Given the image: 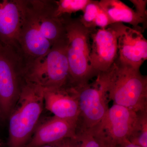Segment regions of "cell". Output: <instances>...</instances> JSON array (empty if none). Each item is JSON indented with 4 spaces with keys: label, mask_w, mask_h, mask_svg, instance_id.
<instances>
[{
    "label": "cell",
    "mask_w": 147,
    "mask_h": 147,
    "mask_svg": "<svg viewBox=\"0 0 147 147\" xmlns=\"http://www.w3.org/2000/svg\"><path fill=\"white\" fill-rule=\"evenodd\" d=\"M44 89L26 83L9 117L8 147H26L44 107Z\"/></svg>",
    "instance_id": "cell-1"
},
{
    "label": "cell",
    "mask_w": 147,
    "mask_h": 147,
    "mask_svg": "<svg viewBox=\"0 0 147 147\" xmlns=\"http://www.w3.org/2000/svg\"><path fill=\"white\" fill-rule=\"evenodd\" d=\"M108 94L113 104L139 113L147 111V77L140 69L132 68L117 60L108 70Z\"/></svg>",
    "instance_id": "cell-2"
},
{
    "label": "cell",
    "mask_w": 147,
    "mask_h": 147,
    "mask_svg": "<svg viewBox=\"0 0 147 147\" xmlns=\"http://www.w3.org/2000/svg\"><path fill=\"white\" fill-rule=\"evenodd\" d=\"M67 42L53 45L47 54L40 57L26 59L24 71L26 82L44 89L71 85L67 56Z\"/></svg>",
    "instance_id": "cell-3"
},
{
    "label": "cell",
    "mask_w": 147,
    "mask_h": 147,
    "mask_svg": "<svg viewBox=\"0 0 147 147\" xmlns=\"http://www.w3.org/2000/svg\"><path fill=\"white\" fill-rule=\"evenodd\" d=\"M63 16L67 38V56L71 84L76 86L85 84L98 74L92 67L90 59V35L94 28L84 26L79 18H72L67 14Z\"/></svg>",
    "instance_id": "cell-4"
},
{
    "label": "cell",
    "mask_w": 147,
    "mask_h": 147,
    "mask_svg": "<svg viewBox=\"0 0 147 147\" xmlns=\"http://www.w3.org/2000/svg\"><path fill=\"white\" fill-rule=\"evenodd\" d=\"M93 83L72 86L79 102V115L76 134L91 131L98 124L109 109L108 71L99 72Z\"/></svg>",
    "instance_id": "cell-5"
},
{
    "label": "cell",
    "mask_w": 147,
    "mask_h": 147,
    "mask_svg": "<svg viewBox=\"0 0 147 147\" xmlns=\"http://www.w3.org/2000/svg\"><path fill=\"white\" fill-rule=\"evenodd\" d=\"M26 63L19 48L0 43V110L5 120L26 83L24 77Z\"/></svg>",
    "instance_id": "cell-6"
},
{
    "label": "cell",
    "mask_w": 147,
    "mask_h": 147,
    "mask_svg": "<svg viewBox=\"0 0 147 147\" xmlns=\"http://www.w3.org/2000/svg\"><path fill=\"white\" fill-rule=\"evenodd\" d=\"M139 113L113 104L91 131L103 142L105 147L118 146L128 141L137 126Z\"/></svg>",
    "instance_id": "cell-7"
},
{
    "label": "cell",
    "mask_w": 147,
    "mask_h": 147,
    "mask_svg": "<svg viewBox=\"0 0 147 147\" xmlns=\"http://www.w3.org/2000/svg\"><path fill=\"white\" fill-rule=\"evenodd\" d=\"M21 13V26L18 45L27 60L44 56L52 45L40 32L28 0H18Z\"/></svg>",
    "instance_id": "cell-8"
},
{
    "label": "cell",
    "mask_w": 147,
    "mask_h": 147,
    "mask_svg": "<svg viewBox=\"0 0 147 147\" xmlns=\"http://www.w3.org/2000/svg\"><path fill=\"white\" fill-rule=\"evenodd\" d=\"M111 25L117 34V60L124 65L140 69L147 59V40L142 32L122 23Z\"/></svg>",
    "instance_id": "cell-9"
},
{
    "label": "cell",
    "mask_w": 147,
    "mask_h": 147,
    "mask_svg": "<svg viewBox=\"0 0 147 147\" xmlns=\"http://www.w3.org/2000/svg\"><path fill=\"white\" fill-rule=\"evenodd\" d=\"M90 54L92 67L97 72L108 71L118 58L117 34L110 25L105 29L94 28L90 35Z\"/></svg>",
    "instance_id": "cell-10"
},
{
    "label": "cell",
    "mask_w": 147,
    "mask_h": 147,
    "mask_svg": "<svg viewBox=\"0 0 147 147\" xmlns=\"http://www.w3.org/2000/svg\"><path fill=\"white\" fill-rule=\"evenodd\" d=\"M40 32L53 45L67 42L63 16L57 17L55 1L29 0Z\"/></svg>",
    "instance_id": "cell-11"
},
{
    "label": "cell",
    "mask_w": 147,
    "mask_h": 147,
    "mask_svg": "<svg viewBox=\"0 0 147 147\" xmlns=\"http://www.w3.org/2000/svg\"><path fill=\"white\" fill-rule=\"evenodd\" d=\"M77 121L55 116L36 126L26 147H40L67 138L76 137Z\"/></svg>",
    "instance_id": "cell-12"
},
{
    "label": "cell",
    "mask_w": 147,
    "mask_h": 147,
    "mask_svg": "<svg viewBox=\"0 0 147 147\" xmlns=\"http://www.w3.org/2000/svg\"><path fill=\"white\" fill-rule=\"evenodd\" d=\"M43 98L44 107L54 116L77 121L79 102L72 86L44 89Z\"/></svg>",
    "instance_id": "cell-13"
},
{
    "label": "cell",
    "mask_w": 147,
    "mask_h": 147,
    "mask_svg": "<svg viewBox=\"0 0 147 147\" xmlns=\"http://www.w3.org/2000/svg\"><path fill=\"white\" fill-rule=\"evenodd\" d=\"M18 0H0V43L19 48L18 39L21 26Z\"/></svg>",
    "instance_id": "cell-14"
},
{
    "label": "cell",
    "mask_w": 147,
    "mask_h": 147,
    "mask_svg": "<svg viewBox=\"0 0 147 147\" xmlns=\"http://www.w3.org/2000/svg\"><path fill=\"white\" fill-rule=\"evenodd\" d=\"M99 4L108 14L112 24L127 23L142 33L146 28L147 19L120 1L101 0Z\"/></svg>",
    "instance_id": "cell-15"
},
{
    "label": "cell",
    "mask_w": 147,
    "mask_h": 147,
    "mask_svg": "<svg viewBox=\"0 0 147 147\" xmlns=\"http://www.w3.org/2000/svg\"><path fill=\"white\" fill-rule=\"evenodd\" d=\"M128 141L139 146L147 147V111L139 113L137 126Z\"/></svg>",
    "instance_id": "cell-16"
},
{
    "label": "cell",
    "mask_w": 147,
    "mask_h": 147,
    "mask_svg": "<svg viewBox=\"0 0 147 147\" xmlns=\"http://www.w3.org/2000/svg\"><path fill=\"white\" fill-rule=\"evenodd\" d=\"M90 0H59L56 1L57 7L55 16L59 17L65 14L70 15L78 11H84Z\"/></svg>",
    "instance_id": "cell-17"
},
{
    "label": "cell",
    "mask_w": 147,
    "mask_h": 147,
    "mask_svg": "<svg viewBox=\"0 0 147 147\" xmlns=\"http://www.w3.org/2000/svg\"><path fill=\"white\" fill-rule=\"evenodd\" d=\"M100 7L99 1L90 0L83 11V15L79 18L84 26L88 28H96L94 25Z\"/></svg>",
    "instance_id": "cell-18"
},
{
    "label": "cell",
    "mask_w": 147,
    "mask_h": 147,
    "mask_svg": "<svg viewBox=\"0 0 147 147\" xmlns=\"http://www.w3.org/2000/svg\"><path fill=\"white\" fill-rule=\"evenodd\" d=\"M78 143L76 147H105L103 142L91 131L76 134Z\"/></svg>",
    "instance_id": "cell-19"
},
{
    "label": "cell",
    "mask_w": 147,
    "mask_h": 147,
    "mask_svg": "<svg viewBox=\"0 0 147 147\" xmlns=\"http://www.w3.org/2000/svg\"><path fill=\"white\" fill-rule=\"evenodd\" d=\"M111 24L112 23L108 14L100 6L98 13L95 20L94 27V28L98 27L100 29H105Z\"/></svg>",
    "instance_id": "cell-20"
},
{
    "label": "cell",
    "mask_w": 147,
    "mask_h": 147,
    "mask_svg": "<svg viewBox=\"0 0 147 147\" xmlns=\"http://www.w3.org/2000/svg\"><path fill=\"white\" fill-rule=\"evenodd\" d=\"M78 139L76 136L75 138H67L40 147H76Z\"/></svg>",
    "instance_id": "cell-21"
},
{
    "label": "cell",
    "mask_w": 147,
    "mask_h": 147,
    "mask_svg": "<svg viewBox=\"0 0 147 147\" xmlns=\"http://www.w3.org/2000/svg\"><path fill=\"white\" fill-rule=\"evenodd\" d=\"M133 4L135 8L136 11L140 14L143 18L147 19V1L143 0H130Z\"/></svg>",
    "instance_id": "cell-22"
},
{
    "label": "cell",
    "mask_w": 147,
    "mask_h": 147,
    "mask_svg": "<svg viewBox=\"0 0 147 147\" xmlns=\"http://www.w3.org/2000/svg\"><path fill=\"white\" fill-rule=\"evenodd\" d=\"M120 147H141L137 145L131 144L129 141H126L119 145Z\"/></svg>",
    "instance_id": "cell-23"
},
{
    "label": "cell",
    "mask_w": 147,
    "mask_h": 147,
    "mask_svg": "<svg viewBox=\"0 0 147 147\" xmlns=\"http://www.w3.org/2000/svg\"><path fill=\"white\" fill-rule=\"evenodd\" d=\"M5 120V119L2 113L1 112L0 110V124L1 123Z\"/></svg>",
    "instance_id": "cell-24"
},
{
    "label": "cell",
    "mask_w": 147,
    "mask_h": 147,
    "mask_svg": "<svg viewBox=\"0 0 147 147\" xmlns=\"http://www.w3.org/2000/svg\"><path fill=\"white\" fill-rule=\"evenodd\" d=\"M111 147H120L119 145H118V146H115Z\"/></svg>",
    "instance_id": "cell-25"
},
{
    "label": "cell",
    "mask_w": 147,
    "mask_h": 147,
    "mask_svg": "<svg viewBox=\"0 0 147 147\" xmlns=\"http://www.w3.org/2000/svg\"><path fill=\"white\" fill-rule=\"evenodd\" d=\"M0 147H3L2 146H1V145H0Z\"/></svg>",
    "instance_id": "cell-26"
}]
</instances>
